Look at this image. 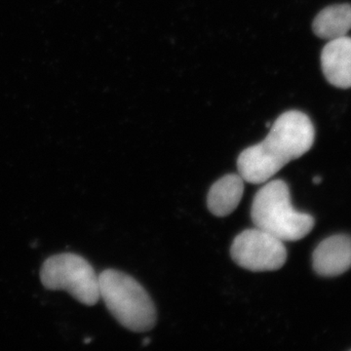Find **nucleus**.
Segmentation results:
<instances>
[{
  "label": "nucleus",
  "mask_w": 351,
  "mask_h": 351,
  "mask_svg": "<svg viewBox=\"0 0 351 351\" xmlns=\"http://www.w3.org/2000/svg\"><path fill=\"white\" fill-rule=\"evenodd\" d=\"M314 138L315 130L306 114L298 110L284 112L263 142L240 154L239 174L251 184L267 182L286 164L306 154L313 147Z\"/></svg>",
  "instance_id": "obj_1"
},
{
  "label": "nucleus",
  "mask_w": 351,
  "mask_h": 351,
  "mask_svg": "<svg viewBox=\"0 0 351 351\" xmlns=\"http://www.w3.org/2000/svg\"><path fill=\"white\" fill-rule=\"evenodd\" d=\"M251 218L256 228L285 241H298L313 230L311 215L298 212L291 203L290 189L282 180L263 186L253 200Z\"/></svg>",
  "instance_id": "obj_2"
},
{
  "label": "nucleus",
  "mask_w": 351,
  "mask_h": 351,
  "mask_svg": "<svg viewBox=\"0 0 351 351\" xmlns=\"http://www.w3.org/2000/svg\"><path fill=\"white\" fill-rule=\"evenodd\" d=\"M100 299L120 325L132 332L149 331L156 324V309L144 287L133 277L115 269L99 276Z\"/></svg>",
  "instance_id": "obj_3"
},
{
  "label": "nucleus",
  "mask_w": 351,
  "mask_h": 351,
  "mask_svg": "<svg viewBox=\"0 0 351 351\" xmlns=\"http://www.w3.org/2000/svg\"><path fill=\"white\" fill-rule=\"evenodd\" d=\"M41 283L52 291H66L85 306H95L100 300L99 276L91 263L73 253L48 258L40 269Z\"/></svg>",
  "instance_id": "obj_4"
},
{
  "label": "nucleus",
  "mask_w": 351,
  "mask_h": 351,
  "mask_svg": "<svg viewBox=\"0 0 351 351\" xmlns=\"http://www.w3.org/2000/svg\"><path fill=\"white\" fill-rule=\"evenodd\" d=\"M230 255L242 269L263 272L280 269L288 254L282 240L256 228L244 230L235 237Z\"/></svg>",
  "instance_id": "obj_5"
},
{
  "label": "nucleus",
  "mask_w": 351,
  "mask_h": 351,
  "mask_svg": "<svg viewBox=\"0 0 351 351\" xmlns=\"http://www.w3.org/2000/svg\"><path fill=\"white\" fill-rule=\"evenodd\" d=\"M313 265L321 276L345 274L351 267V237L338 234L323 240L313 252Z\"/></svg>",
  "instance_id": "obj_6"
},
{
  "label": "nucleus",
  "mask_w": 351,
  "mask_h": 351,
  "mask_svg": "<svg viewBox=\"0 0 351 351\" xmlns=\"http://www.w3.org/2000/svg\"><path fill=\"white\" fill-rule=\"evenodd\" d=\"M321 66L332 85L351 88V38L346 36L330 40L321 53Z\"/></svg>",
  "instance_id": "obj_7"
},
{
  "label": "nucleus",
  "mask_w": 351,
  "mask_h": 351,
  "mask_svg": "<svg viewBox=\"0 0 351 351\" xmlns=\"http://www.w3.org/2000/svg\"><path fill=\"white\" fill-rule=\"evenodd\" d=\"M244 193V180L239 174H228L210 189L207 206L214 216H228L237 209Z\"/></svg>",
  "instance_id": "obj_8"
},
{
  "label": "nucleus",
  "mask_w": 351,
  "mask_h": 351,
  "mask_svg": "<svg viewBox=\"0 0 351 351\" xmlns=\"http://www.w3.org/2000/svg\"><path fill=\"white\" fill-rule=\"evenodd\" d=\"M315 36L327 40L343 38L351 29L350 4H337L323 9L314 19Z\"/></svg>",
  "instance_id": "obj_9"
},
{
  "label": "nucleus",
  "mask_w": 351,
  "mask_h": 351,
  "mask_svg": "<svg viewBox=\"0 0 351 351\" xmlns=\"http://www.w3.org/2000/svg\"><path fill=\"white\" fill-rule=\"evenodd\" d=\"M313 182H314V184H320L321 182H322V179H321L320 177H315L313 180Z\"/></svg>",
  "instance_id": "obj_10"
},
{
  "label": "nucleus",
  "mask_w": 351,
  "mask_h": 351,
  "mask_svg": "<svg viewBox=\"0 0 351 351\" xmlns=\"http://www.w3.org/2000/svg\"><path fill=\"white\" fill-rule=\"evenodd\" d=\"M149 343H151V339H145V341H144V346H147V345H149Z\"/></svg>",
  "instance_id": "obj_11"
}]
</instances>
